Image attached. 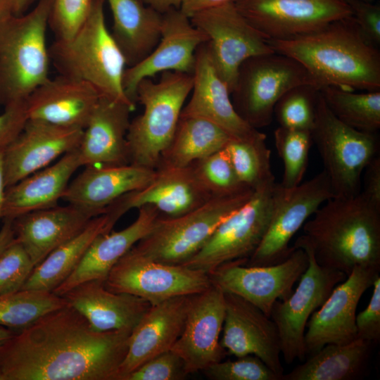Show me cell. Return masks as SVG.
<instances>
[{"mask_svg": "<svg viewBox=\"0 0 380 380\" xmlns=\"http://www.w3.org/2000/svg\"><path fill=\"white\" fill-rule=\"evenodd\" d=\"M61 296L93 329L101 332L132 331L151 306L137 296L109 291L100 280L84 281Z\"/></svg>", "mask_w": 380, "mask_h": 380, "instance_id": "f1b7e54d", "label": "cell"}, {"mask_svg": "<svg viewBox=\"0 0 380 380\" xmlns=\"http://www.w3.org/2000/svg\"><path fill=\"white\" fill-rule=\"evenodd\" d=\"M192 296L172 298L149 307L129 334L116 380H125L144 362L172 349L182 332Z\"/></svg>", "mask_w": 380, "mask_h": 380, "instance_id": "603a6c76", "label": "cell"}, {"mask_svg": "<svg viewBox=\"0 0 380 380\" xmlns=\"http://www.w3.org/2000/svg\"><path fill=\"white\" fill-rule=\"evenodd\" d=\"M232 139L227 132L210 120L180 116L175 134L157 166H188L224 148Z\"/></svg>", "mask_w": 380, "mask_h": 380, "instance_id": "e575fe53", "label": "cell"}, {"mask_svg": "<svg viewBox=\"0 0 380 380\" xmlns=\"http://www.w3.org/2000/svg\"><path fill=\"white\" fill-rule=\"evenodd\" d=\"M18 331L0 326V346L13 336Z\"/></svg>", "mask_w": 380, "mask_h": 380, "instance_id": "9f6ffc18", "label": "cell"}, {"mask_svg": "<svg viewBox=\"0 0 380 380\" xmlns=\"http://www.w3.org/2000/svg\"><path fill=\"white\" fill-rule=\"evenodd\" d=\"M119 219L110 209L91 219L78 235L53 250L33 268L22 289L53 292L73 272L93 241L112 231Z\"/></svg>", "mask_w": 380, "mask_h": 380, "instance_id": "d6a6232c", "label": "cell"}, {"mask_svg": "<svg viewBox=\"0 0 380 380\" xmlns=\"http://www.w3.org/2000/svg\"><path fill=\"white\" fill-rule=\"evenodd\" d=\"M319 91L328 108L340 121L362 132L377 133L380 128V90L355 93L328 86Z\"/></svg>", "mask_w": 380, "mask_h": 380, "instance_id": "d590c367", "label": "cell"}, {"mask_svg": "<svg viewBox=\"0 0 380 380\" xmlns=\"http://www.w3.org/2000/svg\"><path fill=\"white\" fill-rule=\"evenodd\" d=\"M363 189L360 192L380 208V157L376 156L364 170Z\"/></svg>", "mask_w": 380, "mask_h": 380, "instance_id": "681fc988", "label": "cell"}, {"mask_svg": "<svg viewBox=\"0 0 380 380\" xmlns=\"http://www.w3.org/2000/svg\"><path fill=\"white\" fill-rule=\"evenodd\" d=\"M374 343L360 337L324 346L281 380H354L366 372Z\"/></svg>", "mask_w": 380, "mask_h": 380, "instance_id": "836d02e7", "label": "cell"}, {"mask_svg": "<svg viewBox=\"0 0 380 380\" xmlns=\"http://www.w3.org/2000/svg\"><path fill=\"white\" fill-rule=\"evenodd\" d=\"M93 0H52L49 27L55 39L72 37L86 18Z\"/></svg>", "mask_w": 380, "mask_h": 380, "instance_id": "ee69618b", "label": "cell"}, {"mask_svg": "<svg viewBox=\"0 0 380 380\" xmlns=\"http://www.w3.org/2000/svg\"><path fill=\"white\" fill-rule=\"evenodd\" d=\"M211 284L205 272L153 260L134 246L115 263L104 281L109 291L137 296L151 305L199 293Z\"/></svg>", "mask_w": 380, "mask_h": 380, "instance_id": "7c38bea8", "label": "cell"}, {"mask_svg": "<svg viewBox=\"0 0 380 380\" xmlns=\"http://www.w3.org/2000/svg\"><path fill=\"white\" fill-rule=\"evenodd\" d=\"M137 219L126 228L98 236L89 246L73 272L53 292L63 295L70 289L89 280L105 281L115 263L155 225L160 216L151 205L140 207Z\"/></svg>", "mask_w": 380, "mask_h": 380, "instance_id": "f546056e", "label": "cell"}, {"mask_svg": "<svg viewBox=\"0 0 380 380\" xmlns=\"http://www.w3.org/2000/svg\"><path fill=\"white\" fill-rule=\"evenodd\" d=\"M146 6L164 13L172 8H179L182 0H141Z\"/></svg>", "mask_w": 380, "mask_h": 380, "instance_id": "f5cc1de1", "label": "cell"}, {"mask_svg": "<svg viewBox=\"0 0 380 380\" xmlns=\"http://www.w3.org/2000/svg\"><path fill=\"white\" fill-rule=\"evenodd\" d=\"M373 291L367 306L356 315L357 337L374 344L380 340V277L378 275L372 285Z\"/></svg>", "mask_w": 380, "mask_h": 380, "instance_id": "7dc6e473", "label": "cell"}, {"mask_svg": "<svg viewBox=\"0 0 380 380\" xmlns=\"http://www.w3.org/2000/svg\"><path fill=\"white\" fill-rule=\"evenodd\" d=\"M67 305L52 291L21 289L0 295V326L23 329L45 314Z\"/></svg>", "mask_w": 380, "mask_h": 380, "instance_id": "74e56055", "label": "cell"}, {"mask_svg": "<svg viewBox=\"0 0 380 380\" xmlns=\"http://www.w3.org/2000/svg\"><path fill=\"white\" fill-rule=\"evenodd\" d=\"M267 42L275 52L299 62L319 90L328 86L380 90V52L363 38L352 16L308 34Z\"/></svg>", "mask_w": 380, "mask_h": 380, "instance_id": "7a4b0ae2", "label": "cell"}, {"mask_svg": "<svg viewBox=\"0 0 380 380\" xmlns=\"http://www.w3.org/2000/svg\"><path fill=\"white\" fill-rule=\"evenodd\" d=\"M111 11L112 37L127 67L144 59L158 44L163 14L141 0H105Z\"/></svg>", "mask_w": 380, "mask_h": 380, "instance_id": "1f68e13d", "label": "cell"}, {"mask_svg": "<svg viewBox=\"0 0 380 380\" xmlns=\"http://www.w3.org/2000/svg\"><path fill=\"white\" fill-rule=\"evenodd\" d=\"M293 248L284 260L274 265L249 266L244 265L246 260L222 265L209 274L211 283L224 293L243 298L270 317L274 303L292 293L295 283L308 267L306 252Z\"/></svg>", "mask_w": 380, "mask_h": 380, "instance_id": "9a60e30c", "label": "cell"}, {"mask_svg": "<svg viewBox=\"0 0 380 380\" xmlns=\"http://www.w3.org/2000/svg\"><path fill=\"white\" fill-rule=\"evenodd\" d=\"M224 315V293L218 286L212 284L192 296L182 332L171 349L182 359L189 374L225 357L220 341Z\"/></svg>", "mask_w": 380, "mask_h": 380, "instance_id": "d6986e66", "label": "cell"}, {"mask_svg": "<svg viewBox=\"0 0 380 380\" xmlns=\"http://www.w3.org/2000/svg\"><path fill=\"white\" fill-rule=\"evenodd\" d=\"M366 1H372V0H366Z\"/></svg>", "mask_w": 380, "mask_h": 380, "instance_id": "680465c9", "label": "cell"}, {"mask_svg": "<svg viewBox=\"0 0 380 380\" xmlns=\"http://www.w3.org/2000/svg\"><path fill=\"white\" fill-rule=\"evenodd\" d=\"M94 217L68 203L27 213L13 220L15 240L35 267L53 250L78 235Z\"/></svg>", "mask_w": 380, "mask_h": 380, "instance_id": "83f0119b", "label": "cell"}, {"mask_svg": "<svg viewBox=\"0 0 380 380\" xmlns=\"http://www.w3.org/2000/svg\"><path fill=\"white\" fill-rule=\"evenodd\" d=\"M303 84L312 85L305 68L295 59L275 51L253 56L239 68L232 104L246 123L258 129L271 124L278 100Z\"/></svg>", "mask_w": 380, "mask_h": 380, "instance_id": "9c48e42d", "label": "cell"}, {"mask_svg": "<svg viewBox=\"0 0 380 380\" xmlns=\"http://www.w3.org/2000/svg\"><path fill=\"white\" fill-rule=\"evenodd\" d=\"M14 240L13 220H4L0 229V255Z\"/></svg>", "mask_w": 380, "mask_h": 380, "instance_id": "816d5d0a", "label": "cell"}, {"mask_svg": "<svg viewBox=\"0 0 380 380\" xmlns=\"http://www.w3.org/2000/svg\"><path fill=\"white\" fill-rule=\"evenodd\" d=\"M312 216L300 237L320 265L346 275L357 266L380 267V208L361 192L331 198Z\"/></svg>", "mask_w": 380, "mask_h": 380, "instance_id": "3957f363", "label": "cell"}, {"mask_svg": "<svg viewBox=\"0 0 380 380\" xmlns=\"http://www.w3.org/2000/svg\"><path fill=\"white\" fill-rule=\"evenodd\" d=\"M274 184L254 190L251 198L226 218L203 247L182 265L210 274L225 263L247 260L268 227Z\"/></svg>", "mask_w": 380, "mask_h": 380, "instance_id": "4fadbf2b", "label": "cell"}, {"mask_svg": "<svg viewBox=\"0 0 380 380\" xmlns=\"http://www.w3.org/2000/svg\"><path fill=\"white\" fill-rule=\"evenodd\" d=\"M253 190L213 196L180 216L160 215L152 229L134 248L145 256L166 264L182 265L206 243L217 227L243 205Z\"/></svg>", "mask_w": 380, "mask_h": 380, "instance_id": "52a82bcc", "label": "cell"}, {"mask_svg": "<svg viewBox=\"0 0 380 380\" xmlns=\"http://www.w3.org/2000/svg\"><path fill=\"white\" fill-rule=\"evenodd\" d=\"M190 20L205 35L214 65L231 94L239 68L246 59L274 52L234 2L197 13Z\"/></svg>", "mask_w": 380, "mask_h": 380, "instance_id": "5bb4252c", "label": "cell"}, {"mask_svg": "<svg viewBox=\"0 0 380 380\" xmlns=\"http://www.w3.org/2000/svg\"><path fill=\"white\" fill-rule=\"evenodd\" d=\"M82 134L81 128L28 119L20 133L4 149L6 188L77 148Z\"/></svg>", "mask_w": 380, "mask_h": 380, "instance_id": "44dd1931", "label": "cell"}, {"mask_svg": "<svg viewBox=\"0 0 380 380\" xmlns=\"http://www.w3.org/2000/svg\"><path fill=\"white\" fill-rule=\"evenodd\" d=\"M104 3L93 0L75 33L68 39H55L49 46L50 63L58 75L87 82L101 96L136 106L123 89L127 64L107 28Z\"/></svg>", "mask_w": 380, "mask_h": 380, "instance_id": "277c9868", "label": "cell"}, {"mask_svg": "<svg viewBox=\"0 0 380 380\" xmlns=\"http://www.w3.org/2000/svg\"><path fill=\"white\" fill-rule=\"evenodd\" d=\"M155 170V176L148 184L122 196L110 205L122 216L131 209L151 205L161 215L174 217L196 209L213 197L191 165H158Z\"/></svg>", "mask_w": 380, "mask_h": 380, "instance_id": "7402d4cb", "label": "cell"}, {"mask_svg": "<svg viewBox=\"0 0 380 380\" xmlns=\"http://www.w3.org/2000/svg\"><path fill=\"white\" fill-rule=\"evenodd\" d=\"M319 89L310 84L297 85L288 90L277 102L274 115L280 127L312 129Z\"/></svg>", "mask_w": 380, "mask_h": 380, "instance_id": "ab89813d", "label": "cell"}, {"mask_svg": "<svg viewBox=\"0 0 380 380\" xmlns=\"http://www.w3.org/2000/svg\"><path fill=\"white\" fill-rule=\"evenodd\" d=\"M274 144L284 163L280 184L291 188L301 183L305 175L310 146L311 132L279 127L274 132Z\"/></svg>", "mask_w": 380, "mask_h": 380, "instance_id": "f35d334b", "label": "cell"}, {"mask_svg": "<svg viewBox=\"0 0 380 380\" xmlns=\"http://www.w3.org/2000/svg\"><path fill=\"white\" fill-rule=\"evenodd\" d=\"M191 165L212 196L232 195L251 189L238 178L226 146Z\"/></svg>", "mask_w": 380, "mask_h": 380, "instance_id": "60d3db41", "label": "cell"}, {"mask_svg": "<svg viewBox=\"0 0 380 380\" xmlns=\"http://www.w3.org/2000/svg\"><path fill=\"white\" fill-rule=\"evenodd\" d=\"M100 96L91 84L58 75L37 87L27 99V117L84 129Z\"/></svg>", "mask_w": 380, "mask_h": 380, "instance_id": "4316f807", "label": "cell"}, {"mask_svg": "<svg viewBox=\"0 0 380 380\" xmlns=\"http://www.w3.org/2000/svg\"><path fill=\"white\" fill-rule=\"evenodd\" d=\"M34 267L22 245L14 240L0 255V295L21 290Z\"/></svg>", "mask_w": 380, "mask_h": 380, "instance_id": "7bdbcfd3", "label": "cell"}, {"mask_svg": "<svg viewBox=\"0 0 380 380\" xmlns=\"http://www.w3.org/2000/svg\"><path fill=\"white\" fill-rule=\"evenodd\" d=\"M52 0H37L30 11L0 14V104L27 100L49 77L46 30Z\"/></svg>", "mask_w": 380, "mask_h": 380, "instance_id": "5b68a950", "label": "cell"}, {"mask_svg": "<svg viewBox=\"0 0 380 380\" xmlns=\"http://www.w3.org/2000/svg\"><path fill=\"white\" fill-rule=\"evenodd\" d=\"M155 174V169L130 163L87 166L70 182L62 199L97 216L122 196L146 186Z\"/></svg>", "mask_w": 380, "mask_h": 380, "instance_id": "484cf974", "label": "cell"}, {"mask_svg": "<svg viewBox=\"0 0 380 380\" xmlns=\"http://www.w3.org/2000/svg\"><path fill=\"white\" fill-rule=\"evenodd\" d=\"M363 38L369 44H380V7L366 0H346Z\"/></svg>", "mask_w": 380, "mask_h": 380, "instance_id": "bcb514c9", "label": "cell"}, {"mask_svg": "<svg viewBox=\"0 0 380 380\" xmlns=\"http://www.w3.org/2000/svg\"><path fill=\"white\" fill-rule=\"evenodd\" d=\"M311 134L333 198L358 194L365 167L379 156L377 133L362 132L340 121L328 108L319 91Z\"/></svg>", "mask_w": 380, "mask_h": 380, "instance_id": "ba28073f", "label": "cell"}, {"mask_svg": "<svg viewBox=\"0 0 380 380\" xmlns=\"http://www.w3.org/2000/svg\"><path fill=\"white\" fill-rule=\"evenodd\" d=\"M82 167L78 149L62 156L42 168L6 189L2 220L58 205L72 176Z\"/></svg>", "mask_w": 380, "mask_h": 380, "instance_id": "4dcf8cb0", "label": "cell"}, {"mask_svg": "<svg viewBox=\"0 0 380 380\" xmlns=\"http://www.w3.org/2000/svg\"><path fill=\"white\" fill-rule=\"evenodd\" d=\"M192 75L191 98L180 116L210 120L235 139L248 138L258 132L235 110L229 87L217 71L206 42L196 50Z\"/></svg>", "mask_w": 380, "mask_h": 380, "instance_id": "cb8c5ba5", "label": "cell"}, {"mask_svg": "<svg viewBox=\"0 0 380 380\" xmlns=\"http://www.w3.org/2000/svg\"><path fill=\"white\" fill-rule=\"evenodd\" d=\"M234 3L267 41L293 38L352 16L346 0H235Z\"/></svg>", "mask_w": 380, "mask_h": 380, "instance_id": "2e32d148", "label": "cell"}, {"mask_svg": "<svg viewBox=\"0 0 380 380\" xmlns=\"http://www.w3.org/2000/svg\"><path fill=\"white\" fill-rule=\"evenodd\" d=\"M213 380H281L260 358L253 355L235 360H221L203 371Z\"/></svg>", "mask_w": 380, "mask_h": 380, "instance_id": "b9f144b4", "label": "cell"}, {"mask_svg": "<svg viewBox=\"0 0 380 380\" xmlns=\"http://www.w3.org/2000/svg\"><path fill=\"white\" fill-rule=\"evenodd\" d=\"M293 247L306 252L308 267L296 290L287 298L274 303L270 316L277 327L281 354L286 364L296 360H305V333L310 317L347 277L342 272L320 265L310 246L300 236Z\"/></svg>", "mask_w": 380, "mask_h": 380, "instance_id": "30bf717a", "label": "cell"}, {"mask_svg": "<svg viewBox=\"0 0 380 380\" xmlns=\"http://www.w3.org/2000/svg\"><path fill=\"white\" fill-rule=\"evenodd\" d=\"M207 42L179 8L163 13L160 40L153 50L137 64L126 68L122 86L127 98L136 105V89L141 80L167 71L192 74L197 49Z\"/></svg>", "mask_w": 380, "mask_h": 380, "instance_id": "ac0fdd59", "label": "cell"}, {"mask_svg": "<svg viewBox=\"0 0 380 380\" xmlns=\"http://www.w3.org/2000/svg\"><path fill=\"white\" fill-rule=\"evenodd\" d=\"M5 148H0V220H2L3 208L6 193L4 178V154Z\"/></svg>", "mask_w": 380, "mask_h": 380, "instance_id": "db71d44e", "label": "cell"}, {"mask_svg": "<svg viewBox=\"0 0 380 380\" xmlns=\"http://www.w3.org/2000/svg\"><path fill=\"white\" fill-rule=\"evenodd\" d=\"M36 0H13V13L22 15L32 5Z\"/></svg>", "mask_w": 380, "mask_h": 380, "instance_id": "11a10c76", "label": "cell"}, {"mask_svg": "<svg viewBox=\"0 0 380 380\" xmlns=\"http://www.w3.org/2000/svg\"><path fill=\"white\" fill-rule=\"evenodd\" d=\"M333 197L329 181L323 170L291 188L275 182L268 227L244 265H270L284 260L293 249L289 246L293 236L324 203Z\"/></svg>", "mask_w": 380, "mask_h": 380, "instance_id": "8fae6325", "label": "cell"}, {"mask_svg": "<svg viewBox=\"0 0 380 380\" xmlns=\"http://www.w3.org/2000/svg\"><path fill=\"white\" fill-rule=\"evenodd\" d=\"M131 331H97L68 304L0 346V380H116Z\"/></svg>", "mask_w": 380, "mask_h": 380, "instance_id": "6da1fadb", "label": "cell"}, {"mask_svg": "<svg viewBox=\"0 0 380 380\" xmlns=\"http://www.w3.org/2000/svg\"><path fill=\"white\" fill-rule=\"evenodd\" d=\"M188 374L182 359L170 350L144 362L125 380H181Z\"/></svg>", "mask_w": 380, "mask_h": 380, "instance_id": "f6af8a7d", "label": "cell"}, {"mask_svg": "<svg viewBox=\"0 0 380 380\" xmlns=\"http://www.w3.org/2000/svg\"><path fill=\"white\" fill-rule=\"evenodd\" d=\"M8 11L13 12V0H0V14Z\"/></svg>", "mask_w": 380, "mask_h": 380, "instance_id": "6f0895ef", "label": "cell"}, {"mask_svg": "<svg viewBox=\"0 0 380 380\" xmlns=\"http://www.w3.org/2000/svg\"><path fill=\"white\" fill-rule=\"evenodd\" d=\"M379 272L380 267L357 266L334 287L308 320L305 333L307 355L316 353L327 344L346 343L357 337V308Z\"/></svg>", "mask_w": 380, "mask_h": 380, "instance_id": "e0dca14e", "label": "cell"}, {"mask_svg": "<svg viewBox=\"0 0 380 380\" xmlns=\"http://www.w3.org/2000/svg\"><path fill=\"white\" fill-rule=\"evenodd\" d=\"M135 106L100 96L77 148L82 166L129 164L127 133Z\"/></svg>", "mask_w": 380, "mask_h": 380, "instance_id": "d4e9b609", "label": "cell"}, {"mask_svg": "<svg viewBox=\"0 0 380 380\" xmlns=\"http://www.w3.org/2000/svg\"><path fill=\"white\" fill-rule=\"evenodd\" d=\"M225 315L221 346L235 357L253 355L282 379L281 346L274 322L243 298L224 293Z\"/></svg>", "mask_w": 380, "mask_h": 380, "instance_id": "ffe728a7", "label": "cell"}, {"mask_svg": "<svg viewBox=\"0 0 380 380\" xmlns=\"http://www.w3.org/2000/svg\"><path fill=\"white\" fill-rule=\"evenodd\" d=\"M226 148L236 175L244 185L254 191L275 183L271 151L264 133L258 131L248 138H233Z\"/></svg>", "mask_w": 380, "mask_h": 380, "instance_id": "8d00e7d4", "label": "cell"}, {"mask_svg": "<svg viewBox=\"0 0 380 380\" xmlns=\"http://www.w3.org/2000/svg\"><path fill=\"white\" fill-rule=\"evenodd\" d=\"M25 101L6 106L0 115V148H5L11 144L28 120Z\"/></svg>", "mask_w": 380, "mask_h": 380, "instance_id": "c3c4849f", "label": "cell"}, {"mask_svg": "<svg viewBox=\"0 0 380 380\" xmlns=\"http://www.w3.org/2000/svg\"><path fill=\"white\" fill-rule=\"evenodd\" d=\"M235 0H182L179 9L191 18L194 14L212 8L220 6Z\"/></svg>", "mask_w": 380, "mask_h": 380, "instance_id": "f907efd6", "label": "cell"}, {"mask_svg": "<svg viewBox=\"0 0 380 380\" xmlns=\"http://www.w3.org/2000/svg\"><path fill=\"white\" fill-rule=\"evenodd\" d=\"M192 87V74L180 72H163L158 82L150 78L140 81L136 99L144 110L130 120L127 133L130 164L156 169L175 134Z\"/></svg>", "mask_w": 380, "mask_h": 380, "instance_id": "8992f818", "label": "cell"}]
</instances>
